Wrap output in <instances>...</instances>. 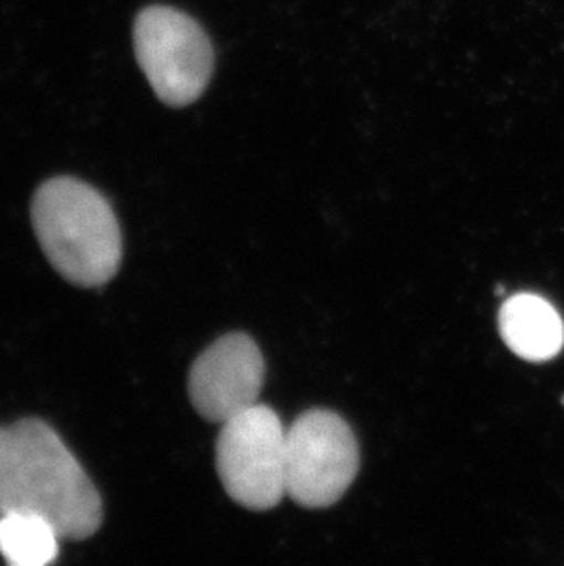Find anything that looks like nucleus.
<instances>
[{
  "instance_id": "nucleus-1",
  "label": "nucleus",
  "mask_w": 564,
  "mask_h": 566,
  "mask_svg": "<svg viewBox=\"0 0 564 566\" xmlns=\"http://www.w3.org/2000/svg\"><path fill=\"white\" fill-rule=\"evenodd\" d=\"M6 512L39 513L63 539H86L102 526L96 488L41 420L0 428V513Z\"/></svg>"
},
{
  "instance_id": "nucleus-2",
  "label": "nucleus",
  "mask_w": 564,
  "mask_h": 566,
  "mask_svg": "<svg viewBox=\"0 0 564 566\" xmlns=\"http://www.w3.org/2000/svg\"><path fill=\"white\" fill-rule=\"evenodd\" d=\"M32 220L44 255L70 283L102 286L122 262V233L107 200L75 178H54L35 192Z\"/></svg>"
},
{
  "instance_id": "nucleus-3",
  "label": "nucleus",
  "mask_w": 564,
  "mask_h": 566,
  "mask_svg": "<svg viewBox=\"0 0 564 566\" xmlns=\"http://www.w3.org/2000/svg\"><path fill=\"white\" fill-rule=\"evenodd\" d=\"M134 52L156 96L170 107L197 102L213 75V46L195 19L167 6L145 8L134 24Z\"/></svg>"
},
{
  "instance_id": "nucleus-4",
  "label": "nucleus",
  "mask_w": 564,
  "mask_h": 566,
  "mask_svg": "<svg viewBox=\"0 0 564 566\" xmlns=\"http://www.w3.org/2000/svg\"><path fill=\"white\" fill-rule=\"evenodd\" d=\"M217 471L226 493L240 506L267 512L286 493V431L275 411L257 406L222 423Z\"/></svg>"
},
{
  "instance_id": "nucleus-5",
  "label": "nucleus",
  "mask_w": 564,
  "mask_h": 566,
  "mask_svg": "<svg viewBox=\"0 0 564 566\" xmlns=\"http://www.w3.org/2000/svg\"><path fill=\"white\" fill-rule=\"evenodd\" d=\"M359 471L351 426L332 411L304 412L286 431V493L304 507L336 504Z\"/></svg>"
},
{
  "instance_id": "nucleus-6",
  "label": "nucleus",
  "mask_w": 564,
  "mask_h": 566,
  "mask_svg": "<svg viewBox=\"0 0 564 566\" xmlns=\"http://www.w3.org/2000/svg\"><path fill=\"white\" fill-rule=\"evenodd\" d=\"M264 384L261 348L248 334L234 332L206 348L189 375V398L200 417L224 423L257 406Z\"/></svg>"
},
{
  "instance_id": "nucleus-7",
  "label": "nucleus",
  "mask_w": 564,
  "mask_h": 566,
  "mask_svg": "<svg viewBox=\"0 0 564 566\" xmlns=\"http://www.w3.org/2000/svg\"><path fill=\"white\" fill-rule=\"evenodd\" d=\"M499 331L511 353L526 361H549L564 345L563 317L541 295L510 297L499 312Z\"/></svg>"
},
{
  "instance_id": "nucleus-8",
  "label": "nucleus",
  "mask_w": 564,
  "mask_h": 566,
  "mask_svg": "<svg viewBox=\"0 0 564 566\" xmlns=\"http://www.w3.org/2000/svg\"><path fill=\"white\" fill-rule=\"evenodd\" d=\"M59 530L33 512L0 513V554L13 566H44L59 554Z\"/></svg>"
}]
</instances>
